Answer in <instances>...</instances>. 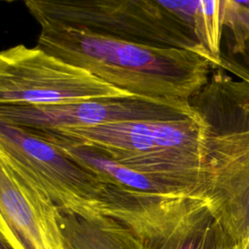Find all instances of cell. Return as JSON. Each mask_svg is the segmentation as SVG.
<instances>
[{"instance_id":"6da1fadb","label":"cell","mask_w":249,"mask_h":249,"mask_svg":"<svg viewBox=\"0 0 249 249\" xmlns=\"http://www.w3.org/2000/svg\"><path fill=\"white\" fill-rule=\"evenodd\" d=\"M37 46L132 96L189 101L209 80L210 61L179 48L145 45L89 31L41 28Z\"/></svg>"},{"instance_id":"7a4b0ae2","label":"cell","mask_w":249,"mask_h":249,"mask_svg":"<svg viewBox=\"0 0 249 249\" xmlns=\"http://www.w3.org/2000/svg\"><path fill=\"white\" fill-rule=\"evenodd\" d=\"M189 102L203 127L202 197L241 243L249 238V84L216 68Z\"/></svg>"},{"instance_id":"3957f363","label":"cell","mask_w":249,"mask_h":249,"mask_svg":"<svg viewBox=\"0 0 249 249\" xmlns=\"http://www.w3.org/2000/svg\"><path fill=\"white\" fill-rule=\"evenodd\" d=\"M47 130L93 147L130 169L182 184L202 197L203 127L196 114Z\"/></svg>"},{"instance_id":"277c9868","label":"cell","mask_w":249,"mask_h":249,"mask_svg":"<svg viewBox=\"0 0 249 249\" xmlns=\"http://www.w3.org/2000/svg\"><path fill=\"white\" fill-rule=\"evenodd\" d=\"M25 6L41 28H74L145 45L186 49L207 58L193 30L160 0H28Z\"/></svg>"},{"instance_id":"5b68a950","label":"cell","mask_w":249,"mask_h":249,"mask_svg":"<svg viewBox=\"0 0 249 249\" xmlns=\"http://www.w3.org/2000/svg\"><path fill=\"white\" fill-rule=\"evenodd\" d=\"M101 213L132 230L146 249H227L232 239L202 197L108 185Z\"/></svg>"},{"instance_id":"8992f818","label":"cell","mask_w":249,"mask_h":249,"mask_svg":"<svg viewBox=\"0 0 249 249\" xmlns=\"http://www.w3.org/2000/svg\"><path fill=\"white\" fill-rule=\"evenodd\" d=\"M130 96L38 46L18 44L0 53V104L61 105Z\"/></svg>"},{"instance_id":"52a82bcc","label":"cell","mask_w":249,"mask_h":249,"mask_svg":"<svg viewBox=\"0 0 249 249\" xmlns=\"http://www.w3.org/2000/svg\"><path fill=\"white\" fill-rule=\"evenodd\" d=\"M0 160L35 182L60 211L100 212L107 184L29 129L0 123Z\"/></svg>"},{"instance_id":"ba28073f","label":"cell","mask_w":249,"mask_h":249,"mask_svg":"<svg viewBox=\"0 0 249 249\" xmlns=\"http://www.w3.org/2000/svg\"><path fill=\"white\" fill-rule=\"evenodd\" d=\"M189 101L143 97L99 98L61 105L0 104V123L31 129L90 127L139 120L192 118Z\"/></svg>"},{"instance_id":"9c48e42d","label":"cell","mask_w":249,"mask_h":249,"mask_svg":"<svg viewBox=\"0 0 249 249\" xmlns=\"http://www.w3.org/2000/svg\"><path fill=\"white\" fill-rule=\"evenodd\" d=\"M0 235L14 249H67L59 209L29 177L0 160Z\"/></svg>"},{"instance_id":"30bf717a","label":"cell","mask_w":249,"mask_h":249,"mask_svg":"<svg viewBox=\"0 0 249 249\" xmlns=\"http://www.w3.org/2000/svg\"><path fill=\"white\" fill-rule=\"evenodd\" d=\"M27 129L55 145L72 160L100 177L107 185L143 193L198 196L182 184L130 169L93 147L69 141L51 130Z\"/></svg>"},{"instance_id":"8fae6325","label":"cell","mask_w":249,"mask_h":249,"mask_svg":"<svg viewBox=\"0 0 249 249\" xmlns=\"http://www.w3.org/2000/svg\"><path fill=\"white\" fill-rule=\"evenodd\" d=\"M67 249H146L127 226L100 212L76 214L59 210Z\"/></svg>"},{"instance_id":"7c38bea8","label":"cell","mask_w":249,"mask_h":249,"mask_svg":"<svg viewBox=\"0 0 249 249\" xmlns=\"http://www.w3.org/2000/svg\"><path fill=\"white\" fill-rule=\"evenodd\" d=\"M249 84V12L236 0H223L220 65Z\"/></svg>"},{"instance_id":"4fadbf2b","label":"cell","mask_w":249,"mask_h":249,"mask_svg":"<svg viewBox=\"0 0 249 249\" xmlns=\"http://www.w3.org/2000/svg\"><path fill=\"white\" fill-rule=\"evenodd\" d=\"M222 29L223 0H199L194 32L213 69L220 65Z\"/></svg>"},{"instance_id":"5bb4252c","label":"cell","mask_w":249,"mask_h":249,"mask_svg":"<svg viewBox=\"0 0 249 249\" xmlns=\"http://www.w3.org/2000/svg\"><path fill=\"white\" fill-rule=\"evenodd\" d=\"M0 249H14V248L3 236L0 235Z\"/></svg>"},{"instance_id":"9a60e30c","label":"cell","mask_w":249,"mask_h":249,"mask_svg":"<svg viewBox=\"0 0 249 249\" xmlns=\"http://www.w3.org/2000/svg\"><path fill=\"white\" fill-rule=\"evenodd\" d=\"M227 249H241V243H237L233 239H231L230 241Z\"/></svg>"},{"instance_id":"2e32d148","label":"cell","mask_w":249,"mask_h":249,"mask_svg":"<svg viewBox=\"0 0 249 249\" xmlns=\"http://www.w3.org/2000/svg\"><path fill=\"white\" fill-rule=\"evenodd\" d=\"M237 1V0H236ZM237 4L244 10L249 12V0H244V1H237Z\"/></svg>"},{"instance_id":"e0dca14e","label":"cell","mask_w":249,"mask_h":249,"mask_svg":"<svg viewBox=\"0 0 249 249\" xmlns=\"http://www.w3.org/2000/svg\"><path fill=\"white\" fill-rule=\"evenodd\" d=\"M241 249H249V238L241 242Z\"/></svg>"}]
</instances>
